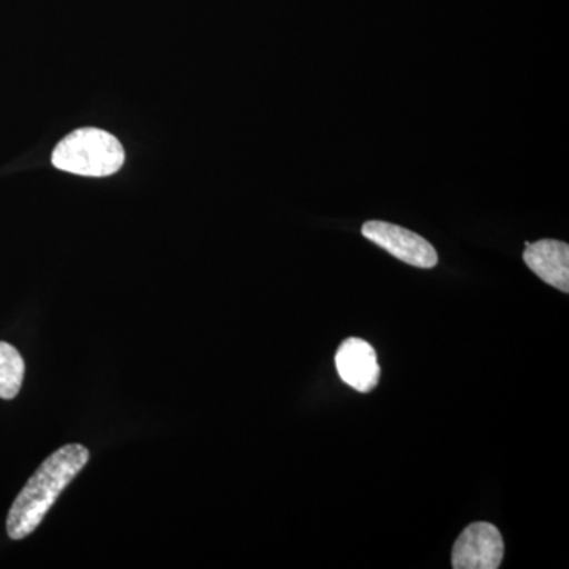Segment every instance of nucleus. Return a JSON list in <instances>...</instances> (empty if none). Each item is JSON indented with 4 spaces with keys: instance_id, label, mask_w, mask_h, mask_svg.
<instances>
[{
    "instance_id": "nucleus-6",
    "label": "nucleus",
    "mask_w": 569,
    "mask_h": 569,
    "mask_svg": "<svg viewBox=\"0 0 569 569\" xmlns=\"http://www.w3.org/2000/svg\"><path fill=\"white\" fill-rule=\"evenodd\" d=\"M523 261L542 280L568 293L569 291V246L556 239H542L527 244Z\"/></svg>"
},
{
    "instance_id": "nucleus-1",
    "label": "nucleus",
    "mask_w": 569,
    "mask_h": 569,
    "mask_svg": "<svg viewBox=\"0 0 569 569\" xmlns=\"http://www.w3.org/2000/svg\"><path fill=\"white\" fill-rule=\"evenodd\" d=\"M89 458L91 455L81 445H67L41 463L10 509L7 531L11 539L18 541L29 537L40 526L59 496L89 462Z\"/></svg>"
},
{
    "instance_id": "nucleus-7",
    "label": "nucleus",
    "mask_w": 569,
    "mask_h": 569,
    "mask_svg": "<svg viewBox=\"0 0 569 569\" xmlns=\"http://www.w3.org/2000/svg\"><path fill=\"white\" fill-rule=\"evenodd\" d=\"M24 380V359L17 348L0 342V399H14Z\"/></svg>"
},
{
    "instance_id": "nucleus-2",
    "label": "nucleus",
    "mask_w": 569,
    "mask_h": 569,
    "mask_svg": "<svg viewBox=\"0 0 569 569\" xmlns=\"http://www.w3.org/2000/svg\"><path fill=\"white\" fill-rule=\"evenodd\" d=\"M126 153L118 138L100 129L74 130L59 142L51 162L67 173L104 178L118 173Z\"/></svg>"
},
{
    "instance_id": "nucleus-4",
    "label": "nucleus",
    "mask_w": 569,
    "mask_h": 569,
    "mask_svg": "<svg viewBox=\"0 0 569 569\" xmlns=\"http://www.w3.org/2000/svg\"><path fill=\"white\" fill-rule=\"evenodd\" d=\"M505 556L500 531L489 522H475L460 533L452 549L455 569H498Z\"/></svg>"
},
{
    "instance_id": "nucleus-3",
    "label": "nucleus",
    "mask_w": 569,
    "mask_h": 569,
    "mask_svg": "<svg viewBox=\"0 0 569 569\" xmlns=\"http://www.w3.org/2000/svg\"><path fill=\"white\" fill-rule=\"evenodd\" d=\"M362 236L387 250L397 260L415 268L432 269L438 264L437 250L421 236L388 222L372 220L362 227Z\"/></svg>"
},
{
    "instance_id": "nucleus-5",
    "label": "nucleus",
    "mask_w": 569,
    "mask_h": 569,
    "mask_svg": "<svg viewBox=\"0 0 569 569\" xmlns=\"http://www.w3.org/2000/svg\"><path fill=\"white\" fill-rule=\"evenodd\" d=\"M336 367L343 383L359 392L372 391L380 380L376 350L358 337L347 339L337 350Z\"/></svg>"
}]
</instances>
